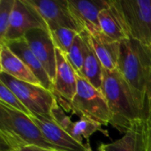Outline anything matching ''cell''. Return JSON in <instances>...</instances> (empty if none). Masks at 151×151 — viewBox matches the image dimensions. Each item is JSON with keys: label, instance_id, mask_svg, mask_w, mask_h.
Here are the masks:
<instances>
[{"label": "cell", "instance_id": "19", "mask_svg": "<svg viewBox=\"0 0 151 151\" xmlns=\"http://www.w3.org/2000/svg\"><path fill=\"white\" fill-rule=\"evenodd\" d=\"M140 121L132 129L127 131L120 139L111 143H103L100 147L105 151H137Z\"/></svg>", "mask_w": 151, "mask_h": 151}, {"label": "cell", "instance_id": "5", "mask_svg": "<svg viewBox=\"0 0 151 151\" xmlns=\"http://www.w3.org/2000/svg\"><path fill=\"white\" fill-rule=\"evenodd\" d=\"M0 81L8 87L33 116L53 120L52 111L58 104L55 94L42 86L19 81L0 72Z\"/></svg>", "mask_w": 151, "mask_h": 151}, {"label": "cell", "instance_id": "26", "mask_svg": "<svg viewBox=\"0 0 151 151\" xmlns=\"http://www.w3.org/2000/svg\"><path fill=\"white\" fill-rule=\"evenodd\" d=\"M11 151H54L50 150H47V149H43L38 146H26V147H21L19 149H17L15 150Z\"/></svg>", "mask_w": 151, "mask_h": 151}, {"label": "cell", "instance_id": "16", "mask_svg": "<svg viewBox=\"0 0 151 151\" xmlns=\"http://www.w3.org/2000/svg\"><path fill=\"white\" fill-rule=\"evenodd\" d=\"M89 35L92 46L104 69L108 71L117 69L120 52V42L110 38L102 31L89 33Z\"/></svg>", "mask_w": 151, "mask_h": 151}, {"label": "cell", "instance_id": "12", "mask_svg": "<svg viewBox=\"0 0 151 151\" xmlns=\"http://www.w3.org/2000/svg\"><path fill=\"white\" fill-rule=\"evenodd\" d=\"M53 121H55L62 129L69 134L73 139L83 143V139L88 141L96 132H104L102 125L86 118H80L79 120L73 122L71 119L65 113L64 109L58 104L52 111Z\"/></svg>", "mask_w": 151, "mask_h": 151}, {"label": "cell", "instance_id": "2", "mask_svg": "<svg viewBox=\"0 0 151 151\" xmlns=\"http://www.w3.org/2000/svg\"><path fill=\"white\" fill-rule=\"evenodd\" d=\"M117 69L131 88L144 117L146 89L151 73V50L133 39L122 41Z\"/></svg>", "mask_w": 151, "mask_h": 151}, {"label": "cell", "instance_id": "4", "mask_svg": "<svg viewBox=\"0 0 151 151\" xmlns=\"http://www.w3.org/2000/svg\"><path fill=\"white\" fill-rule=\"evenodd\" d=\"M57 100L64 111H72L80 118L88 119L102 126H107L112 122L111 111L102 91L79 75L73 99L67 102L57 97Z\"/></svg>", "mask_w": 151, "mask_h": 151}, {"label": "cell", "instance_id": "13", "mask_svg": "<svg viewBox=\"0 0 151 151\" xmlns=\"http://www.w3.org/2000/svg\"><path fill=\"white\" fill-rule=\"evenodd\" d=\"M109 4L110 1L104 0H68V4L72 14L83 27V28L90 34L101 31L99 13L102 10L106 8Z\"/></svg>", "mask_w": 151, "mask_h": 151}, {"label": "cell", "instance_id": "18", "mask_svg": "<svg viewBox=\"0 0 151 151\" xmlns=\"http://www.w3.org/2000/svg\"><path fill=\"white\" fill-rule=\"evenodd\" d=\"M85 42V53L81 74L79 75L88 81L96 88L101 90L104 67L92 46L90 35L87 30L81 33Z\"/></svg>", "mask_w": 151, "mask_h": 151}, {"label": "cell", "instance_id": "15", "mask_svg": "<svg viewBox=\"0 0 151 151\" xmlns=\"http://www.w3.org/2000/svg\"><path fill=\"white\" fill-rule=\"evenodd\" d=\"M4 43L32 71V73L39 80V81L41 82L42 86L44 88L50 90V91L53 90V83L50 76L48 75L47 72L45 71L44 67L42 65L40 61L37 59V58L35 56V54L31 50L25 38H20V39L13 40V41H8V42H5Z\"/></svg>", "mask_w": 151, "mask_h": 151}, {"label": "cell", "instance_id": "14", "mask_svg": "<svg viewBox=\"0 0 151 151\" xmlns=\"http://www.w3.org/2000/svg\"><path fill=\"white\" fill-rule=\"evenodd\" d=\"M101 31L110 38L122 42L129 38L127 27L117 1H110L109 5L99 13Z\"/></svg>", "mask_w": 151, "mask_h": 151}, {"label": "cell", "instance_id": "27", "mask_svg": "<svg viewBox=\"0 0 151 151\" xmlns=\"http://www.w3.org/2000/svg\"><path fill=\"white\" fill-rule=\"evenodd\" d=\"M141 121L139 123V142H138V149H137V151H145L144 141H143V138H142V133H141Z\"/></svg>", "mask_w": 151, "mask_h": 151}, {"label": "cell", "instance_id": "3", "mask_svg": "<svg viewBox=\"0 0 151 151\" xmlns=\"http://www.w3.org/2000/svg\"><path fill=\"white\" fill-rule=\"evenodd\" d=\"M1 151L15 150L26 146H38L59 151L43 135L29 115L0 104Z\"/></svg>", "mask_w": 151, "mask_h": 151}, {"label": "cell", "instance_id": "20", "mask_svg": "<svg viewBox=\"0 0 151 151\" xmlns=\"http://www.w3.org/2000/svg\"><path fill=\"white\" fill-rule=\"evenodd\" d=\"M48 28L56 48L66 55L79 33L72 29L58 26H50Z\"/></svg>", "mask_w": 151, "mask_h": 151}, {"label": "cell", "instance_id": "23", "mask_svg": "<svg viewBox=\"0 0 151 151\" xmlns=\"http://www.w3.org/2000/svg\"><path fill=\"white\" fill-rule=\"evenodd\" d=\"M16 0H0V44L4 43Z\"/></svg>", "mask_w": 151, "mask_h": 151}, {"label": "cell", "instance_id": "21", "mask_svg": "<svg viewBox=\"0 0 151 151\" xmlns=\"http://www.w3.org/2000/svg\"><path fill=\"white\" fill-rule=\"evenodd\" d=\"M85 53V42L81 34H78L71 46L68 53L65 55L69 63L78 75L81 74L83 66V58Z\"/></svg>", "mask_w": 151, "mask_h": 151}, {"label": "cell", "instance_id": "22", "mask_svg": "<svg viewBox=\"0 0 151 151\" xmlns=\"http://www.w3.org/2000/svg\"><path fill=\"white\" fill-rule=\"evenodd\" d=\"M0 104L12 109L22 112L27 115H31L30 111L19 100V98L3 82L0 81Z\"/></svg>", "mask_w": 151, "mask_h": 151}, {"label": "cell", "instance_id": "8", "mask_svg": "<svg viewBox=\"0 0 151 151\" xmlns=\"http://www.w3.org/2000/svg\"><path fill=\"white\" fill-rule=\"evenodd\" d=\"M50 26H58L81 34L85 29L76 20L69 8L68 0H27Z\"/></svg>", "mask_w": 151, "mask_h": 151}, {"label": "cell", "instance_id": "10", "mask_svg": "<svg viewBox=\"0 0 151 151\" xmlns=\"http://www.w3.org/2000/svg\"><path fill=\"white\" fill-rule=\"evenodd\" d=\"M30 118L38 126L44 137L59 151H92L88 143L79 142L55 121L39 116L30 115Z\"/></svg>", "mask_w": 151, "mask_h": 151}, {"label": "cell", "instance_id": "11", "mask_svg": "<svg viewBox=\"0 0 151 151\" xmlns=\"http://www.w3.org/2000/svg\"><path fill=\"white\" fill-rule=\"evenodd\" d=\"M56 56L57 69L52 92L57 97L71 102L76 94L78 75L63 52L57 49Z\"/></svg>", "mask_w": 151, "mask_h": 151}, {"label": "cell", "instance_id": "1", "mask_svg": "<svg viewBox=\"0 0 151 151\" xmlns=\"http://www.w3.org/2000/svg\"><path fill=\"white\" fill-rule=\"evenodd\" d=\"M101 91L112 116L111 125L119 132L126 134L144 118L131 88L118 69H104Z\"/></svg>", "mask_w": 151, "mask_h": 151}, {"label": "cell", "instance_id": "9", "mask_svg": "<svg viewBox=\"0 0 151 151\" xmlns=\"http://www.w3.org/2000/svg\"><path fill=\"white\" fill-rule=\"evenodd\" d=\"M24 38L53 83L57 69V49L50 32L40 28L32 29L25 35Z\"/></svg>", "mask_w": 151, "mask_h": 151}, {"label": "cell", "instance_id": "17", "mask_svg": "<svg viewBox=\"0 0 151 151\" xmlns=\"http://www.w3.org/2000/svg\"><path fill=\"white\" fill-rule=\"evenodd\" d=\"M0 72L4 73L19 81L42 86L41 82L32 73V71L8 48L5 43L0 44Z\"/></svg>", "mask_w": 151, "mask_h": 151}, {"label": "cell", "instance_id": "6", "mask_svg": "<svg viewBox=\"0 0 151 151\" xmlns=\"http://www.w3.org/2000/svg\"><path fill=\"white\" fill-rule=\"evenodd\" d=\"M124 17L129 38L151 50V0L117 1Z\"/></svg>", "mask_w": 151, "mask_h": 151}, {"label": "cell", "instance_id": "7", "mask_svg": "<svg viewBox=\"0 0 151 151\" xmlns=\"http://www.w3.org/2000/svg\"><path fill=\"white\" fill-rule=\"evenodd\" d=\"M39 28L49 31L47 23L41 14L27 0H16L5 42L24 38L28 31Z\"/></svg>", "mask_w": 151, "mask_h": 151}, {"label": "cell", "instance_id": "24", "mask_svg": "<svg viewBox=\"0 0 151 151\" xmlns=\"http://www.w3.org/2000/svg\"><path fill=\"white\" fill-rule=\"evenodd\" d=\"M141 133L144 141L145 151H151V120L143 118L141 121Z\"/></svg>", "mask_w": 151, "mask_h": 151}, {"label": "cell", "instance_id": "28", "mask_svg": "<svg viewBox=\"0 0 151 151\" xmlns=\"http://www.w3.org/2000/svg\"><path fill=\"white\" fill-rule=\"evenodd\" d=\"M98 151H105V150H103V149L99 146V147H98Z\"/></svg>", "mask_w": 151, "mask_h": 151}, {"label": "cell", "instance_id": "25", "mask_svg": "<svg viewBox=\"0 0 151 151\" xmlns=\"http://www.w3.org/2000/svg\"><path fill=\"white\" fill-rule=\"evenodd\" d=\"M144 118L151 120V73L146 89V107H145Z\"/></svg>", "mask_w": 151, "mask_h": 151}]
</instances>
